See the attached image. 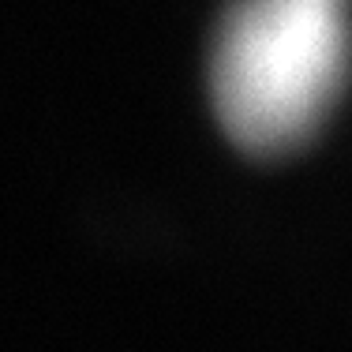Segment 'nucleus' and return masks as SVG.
Returning a JSON list of instances; mask_svg holds the SVG:
<instances>
[{
  "instance_id": "1",
  "label": "nucleus",
  "mask_w": 352,
  "mask_h": 352,
  "mask_svg": "<svg viewBox=\"0 0 352 352\" xmlns=\"http://www.w3.org/2000/svg\"><path fill=\"white\" fill-rule=\"evenodd\" d=\"M352 23L341 0H240L210 49L221 128L251 154L315 135L345 90Z\"/></svg>"
}]
</instances>
